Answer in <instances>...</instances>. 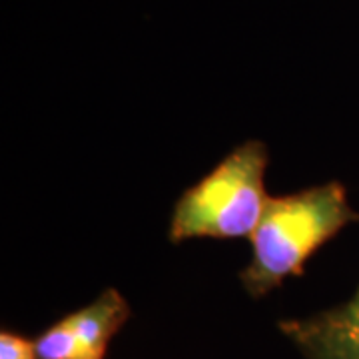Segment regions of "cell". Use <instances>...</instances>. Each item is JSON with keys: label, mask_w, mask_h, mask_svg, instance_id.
Segmentation results:
<instances>
[{"label": "cell", "mask_w": 359, "mask_h": 359, "mask_svg": "<svg viewBox=\"0 0 359 359\" xmlns=\"http://www.w3.org/2000/svg\"><path fill=\"white\" fill-rule=\"evenodd\" d=\"M0 359H39L34 339H26L25 335L2 330L0 332Z\"/></svg>", "instance_id": "5b68a950"}, {"label": "cell", "mask_w": 359, "mask_h": 359, "mask_svg": "<svg viewBox=\"0 0 359 359\" xmlns=\"http://www.w3.org/2000/svg\"><path fill=\"white\" fill-rule=\"evenodd\" d=\"M278 327L306 359H359V287L337 308L304 320H282Z\"/></svg>", "instance_id": "277c9868"}, {"label": "cell", "mask_w": 359, "mask_h": 359, "mask_svg": "<svg viewBox=\"0 0 359 359\" xmlns=\"http://www.w3.org/2000/svg\"><path fill=\"white\" fill-rule=\"evenodd\" d=\"M130 318L126 297L108 287L86 308L68 313L34 339L39 359H106L110 339Z\"/></svg>", "instance_id": "3957f363"}, {"label": "cell", "mask_w": 359, "mask_h": 359, "mask_svg": "<svg viewBox=\"0 0 359 359\" xmlns=\"http://www.w3.org/2000/svg\"><path fill=\"white\" fill-rule=\"evenodd\" d=\"M268 150L259 140L244 142L174 205L170 242L192 238H252L266 212Z\"/></svg>", "instance_id": "7a4b0ae2"}, {"label": "cell", "mask_w": 359, "mask_h": 359, "mask_svg": "<svg viewBox=\"0 0 359 359\" xmlns=\"http://www.w3.org/2000/svg\"><path fill=\"white\" fill-rule=\"evenodd\" d=\"M358 219L346 186L339 182L269 198L252 236V262L240 273L245 292L262 297L282 285L287 276H302L306 259Z\"/></svg>", "instance_id": "6da1fadb"}]
</instances>
